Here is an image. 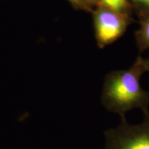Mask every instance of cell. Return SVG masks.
<instances>
[{"mask_svg": "<svg viewBox=\"0 0 149 149\" xmlns=\"http://www.w3.org/2000/svg\"><path fill=\"white\" fill-rule=\"evenodd\" d=\"M146 72L141 55L130 68L108 72L104 77L101 104L108 112L117 114L120 120H126L128 112L139 109L149 111V91L141 86V76Z\"/></svg>", "mask_w": 149, "mask_h": 149, "instance_id": "1", "label": "cell"}, {"mask_svg": "<svg viewBox=\"0 0 149 149\" xmlns=\"http://www.w3.org/2000/svg\"><path fill=\"white\" fill-rule=\"evenodd\" d=\"M104 149H149V111L143 113L138 124L120 120L117 126L104 131Z\"/></svg>", "mask_w": 149, "mask_h": 149, "instance_id": "2", "label": "cell"}, {"mask_svg": "<svg viewBox=\"0 0 149 149\" xmlns=\"http://www.w3.org/2000/svg\"><path fill=\"white\" fill-rule=\"evenodd\" d=\"M95 37L98 47L104 48L114 43L135 22L133 17L120 14L106 7L99 6L93 9Z\"/></svg>", "mask_w": 149, "mask_h": 149, "instance_id": "3", "label": "cell"}, {"mask_svg": "<svg viewBox=\"0 0 149 149\" xmlns=\"http://www.w3.org/2000/svg\"><path fill=\"white\" fill-rule=\"evenodd\" d=\"M139 29L135 32L137 48L140 53L149 49V15L138 18Z\"/></svg>", "mask_w": 149, "mask_h": 149, "instance_id": "4", "label": "cell"}, {"mask_svg": "<svg viewBox=\"0 0 149 149\" xmlns=\"http://www.w3.org/2000/svg\"><path fill=\"white\" fill-rule=\"evenodd\" d=\"M100 6L120 14L133 17L129 0H102Z\"/></svg>", "mask_w": 149, "mask_h": 149, "instance_id": "5", "label": "cell"}, {"mask_svg": "<svg viewBox=\"0 0 149 149\" xmlns=\"http://www.w3.org/2000/svg\"><path fill=\"white\" fill-rule=\"evenodd\" d=\"M133 14L138 18L149 15V0H129Z\"/></svg>", "mask_w": 149, "mask_h": 149, "instance_id": "6", "label": "cell"}, {"mask_svg": "<svg viewBox=\"0 0 149 149\" xmlns=\"http://www.w3.org/2000/svg\"><path fill=\"white\" fill-rule=\"evenodd\" d=\"M68 2L70 3L72 8L77 10H83L88 13H92L93 10L87 7L84 3L81 0H68Z\"/></svg>", "mask_w": 149, "mask_h": 149, "instance_id": "7", "label": "cell"}, {"mask_svg": "<svg viewBox=\"0 0 149 149\" xmlns=\"http://www.w3.org/2000/svg\"><path fill=\"white\" fill-rule=\"evenodd\" d=\"M81 1L88 7L89 8L93 10V9L95 8L96 7L100 6L102 2V0H81Z\"/></svg>", "mask_w": 149, "mask_h": 149, "instance_id": "8", "label": "cell"}, {"mask_svg": "<svg viewBox=\"0 0 149 149\" xmlns=\"http://www.w3.org/2000/svg\"><path fill=\"white\" fill-rule=\"evenodd\" d=\"M144 59V63L145 68H146V72H149V57H146V58H143Z\"/></svg>", "mask_w": 149, "mask_h": 149, "instance_id": "9", "label": "cell"}]
</instances>
